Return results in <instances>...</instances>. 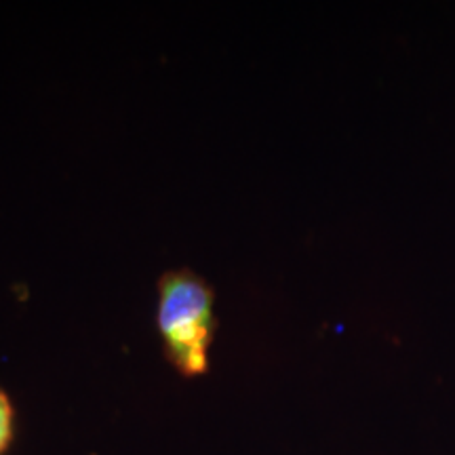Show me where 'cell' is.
I'll list each match as a JSON object with an SVG mask.
<instances>
[{"mask_svg":"<svg viewBox=\"0 0 455 455\" xmlns=\"http://www.w3.org/2000/svg\"><path fill=\"white\" fill-rule=\"evenodd\" d=\"M215 293L190 270H173L158 281L156 323L164 356L181 375H203L215 335Z\"/></svg>","mask_w":455,"mask_h":455,"instance_id":"obj_1","label":"cell"},{"mask_svg":"<svg viewBox=\"0 0 455 455\" xmlns=\"http://www.w3.org/2000/svg\"><path fill=\"white\" fill-rule=\"evenodd\" d=\"M11 439H13V405L0 390V453L9 447Z\"/></svg>","mask_w":455,"mask_h":455,"instance_id":"obj_2","label":"cell"}]
</instances>
